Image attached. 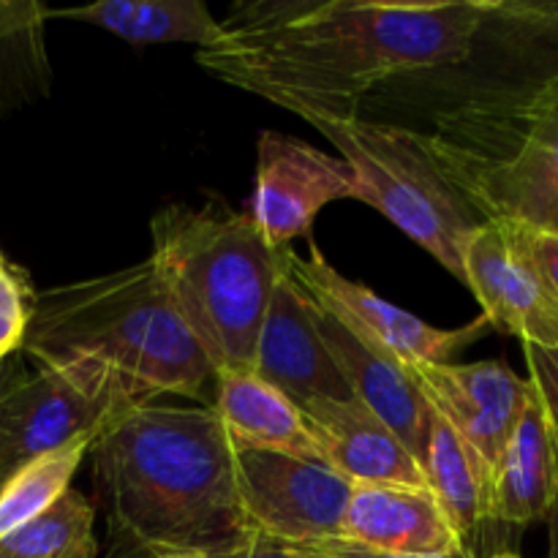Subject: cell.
Returning a JSON list of instances; mask_svg holds the SVG:
<instances>
[{
    "label": "cell",
    "mask_w": 558,
    "mask_h": 558,
    "mask_svg": "<svg viewBox=\"0 0 558 558\" xmlns=\"http://www.w3.org/2000/svg\"><path fill=\"white\" fill-rule=\"evenodd\" d=\"M480 22V0H245L196 63L287 112L354 114L387 82L466 63Z\"/></svg>",
    "instance_id": "6da1fadb"
},
{
    "label": "cell",
    "mask_w": 558,
    "mask_h": 558,
    "mask_svg": "<svg viewBox=\"0 0 558 558\" xmlns=\"http://www.w3.org/2000/svg\"><path fill=\"white\" fill-rule=\"evenodd\" d=\"M234 456L213 407L134 409L90 447L98 505L114 548L145 554L232 550L251 537Z\"/></svg>",
    "instance_id": "7a4b0ae2"
},
{
    "label": "cell",
    "mask_w": 558,
    "mask_h": 558,
    "mask_svg": "<svg viewBox=\"0 0 558 558\" xmlns=\"http://www.w3.org/2000/svg\"><path fill=\"white\" fill-rule=\"evenodd\" d=\"M20 352L36 368L96 360L150 403L202 398L216 371L174 314L150 262L33 292Z\"/></svg>",
    "instance_id": "3957f363"
},
{
    "label": "cell",
    "mask_w": 558,
    "mask_h": 558,
    "mask_svg": "<svg viewBox=\"0 0 558 558\" xmlns=\"http://www.w3.org/2000/svg\"><path fill=\"white\" fill-rule=\"evenodd\" d=\"M414 131L483 221L558 223V80H474Z\"/></svg>",
    "instance_id": "277c9868"
},
{
    "label": "cell",
    "mask_w": 558,
    "mask_h": 558,
    "mask_svg": "<svg viewBox=\"0 0 558 558\" xmlns=\"http://www.w3.org/2000/svg\"><path fill=\"white\" fill-rule=\"evenodd\" d=\"M150 238L147 262L216 376L254 371L262 322L292 248H272L248 213L221 196L161 207Z\"/></svg>",
    "instance_id": "5b68a950"
},
{
    "label": "cell",
    "mask_w": 558,
    "mask_h": 558,
    "mask_svg": "<svg viewBox=\"0 0 558 558\" xmlns=\"http://www.w3.org/2000/svg\"><path fill=\"white\" fill-rule=\"evenodd\" d=\"M336 147L354 178V199L379 210L463 283V254L483 223L420 134L390 120L294 109Z\"/></svg>",
    "instance_id": "8992f818"
},
{
    "label": "cell",
    "mask_w": 558,
    "mask_h": 558,
    "mask_svg": "<svg viewBox=\"0 0 558 558\" xmlns=\"http://www.w3.org/2000/svg\"><path fill=\"white\" fill-rule=\"evenodd\" d=\"M136 387L96 360H69L27 374L0 407V485L25 463L147 407Z\"/></svg>",
    "instance_id": "52a82bcc"
},
{
    "label": "cell",
    "mask_w": 558,
    "mask_h": 558,
    "mask_svg": "<svg viewBox=\"0 0 558 558\" xmlns=\"http://www.w3.org/2000/svg\"><path fill=\"white\" fill-rule=\"evenodd\" d=\"M287 272L311 303L325 308L354 336L387 352L407 368L452 363L463 349L490 332L485 316L463 327H452V330L428 325L409 311L381 300L363 283L338 272L316 245H311L308 256H298L294 251H289Z\"/></svg>",
    "instance_id": "ba28073f"
},
{
    "label": "cell",
    "mask_w": 558,
    "mask_h": 558,
    "mask_svg": "<svg viewBox=\"0 0 558 558\" xmlns=\"http://www.w3.org/2000/svg\"><path fill=\"white\" fill-rule=\"evenodd\" d=\"M234 480L251 532L308 548L338 539L352 483L322 463L238 450Z\"/></svg>",
    "instance_id": "9c48e42d"
},
{
    "label": "cell",
    "mask_w": 558,
    "mask_h": 558,
    "mask_svg": "<svg viewBox=\"0 0 558 558\" xmlns=\"http://www.w3.org/2000/svg\"><path fill=\"white\" fill-rule=\"evenodd\" d=\"M463 283L483 305L490 330L532 347H558V305L529 248L526 223H480L463 254Z\"/></svg>",
    "instance_id": "30bf717a"
},
{
    "label": "cell",
    "mask_w": 558,
    "mask_h": 558,
    "mask_svg": "<svg viewBox=\"0 0 558 558\" xmlns=\"http://www.w3.org/2000/svg\"><path fill=\"white\" fill-rule=\"evenodd\" d=\"M338 199H354V178L343 158L298 136L262 131L248 216L272 248H292V240L311 232L322 207Z\"/></svg>",
    "instance_id": "8fae6325"
},
{
    "label": "cell",
    "mask_w": 558,
    "mask_h": 558,
    "mask_svg": "<svg viewBox=\"0 0 558 558\" xmlns=\"http://www.w3.org/2000/svg\"><path fill=\"white\" fill-rule=\"evenodd\" d=\"M409 371L430 409L461 436L488 483H494L496 466L534 392L532 381L521 379L501 360L414 365Z\"/></svg>",
    "instance_id": "7c38bea8"
},
{
    "label": "cell",
    "mask_w": 558,
    "mask_h": 558,
    "mask_svg": "<svg viewBox=\"0 0 558 558\" xmlns=\"http://www.w3.org/2000/svg\"><path fill=\"white\" fill-rule=\"evenodd\" d=\"M254 374L303 409L311 401L352 398L316 327L314 305L283 272L256 341Z\"/></svg>",
    "instance_id": "4fadbf2b"
},
{
    "label": "cell",
    "mask_w": 558,
    "mask_h": 558,
    "mask_svg": "<svg viewBox=\"0 0 558 558\" xmlns=\"http://www.w3.org/2000/svg\"><path fill=\"white\" fill-rule=\"evenodd\" d=\"M311 305H314L322 341L330 349L352 398L368 407L381 423L390 425L398 439L417 458V463L423 461L428 430L434 423V409L425 401L412 371L387 352L354 336L347 325H341L325 308H319L316 303Z\"/></svg>",
    "instance_id": "5bb4252c"
},
{
    "label": "cell",
    "mask_w": 558,
    "mask_h": 558,
    "mask_svg": "<svg viewBox=\"0 0 558 558\" xmlns=\"http://www.w3.org/2000/svg\"><path fill=\"white\" fill-rule=\"evenodd\" d=\"M341 543L390 556H447L466 548L428 488L352 485Z\"/></svg>",
    "instance_id": "9a60e30c"
},
{
    "label": "cell",
    "mask_w": 558,
    "mask_h": 558,
    "mask_svg": "<svg viewBox=\"0 0 558 558\" xmlns=\"http://www.w3.org/2000/svg\"><path fill=\"white\" fill-rule=\"evenodd\" d=\"M300 412L308 420L325 461L352 485H407L428 488L423 466L396 436L357 398L311 401Z\"/></svg>",
    "instance_id": "2e32d148"
},
{
    "label": "cell",
    "mask_w": 558,
    "mask_h": 558,
    "mask_svg": "<svg viewBox=\"0 0 558 558\" xmlns=\"http://www.w3.org/2000/svg\"><path fill=\"white\" fill-rule=\"evenodd\" d=\"M210 407L216 409L234 450L278 452L327 466L325 452L300 407L262 381L254 371L218 374Z\"/></svg>",
    "instance_id": "e0dca14e"
},
{
    "label": "cell",
    "mask_w": 558,
    "mask_h": 558,
    "mask_svg": "<svg viewBox=\"0 0 558 558\" xmlns=\"http://www.w3.org/2000/svg\"><path fill=\"white\" fill-rule=\"evenodd\" d=\"M556 501L558 445L537 392H532L526 412L496 466L488 496V523L532 526L548 521Z\"/></svg>",
    "instance_id": "ac0fdd59"
},
{
    "label": "cell",
    "mask_w": 558,
    "mask_h": 558,
    "mask_svg": "<svg viewBox=\"0 0 558 558\" xmlns=\"http://www.w3.org/2000/svg\"><path fill=\"white\" fill-rule=\"evenodd\" d=\"M474 49L488 47L499 58L490 76L501 80H558V0H480Z\"/></svg>",
    "instance_id": "d6986e66"
},
{
    "label": "cell",
    "mask_w": 558,
    "mask_h": 558,
    "mask_svg": "<svg viewBox=\"0 0 558 558\" xmlns=\"http://www.w3.org/2000/svg\"><path fill=\"white\" fill-rule=\"evenodd\" d=\"M52 16L101 27L136 47L191 44L202 52L223 36L221 20L213 16L205 0H96L71 9H49V20Z\"/></svg>",
    "instance_id": "ffe728a7"
},
{
    "label": "cell",
    "mask_w": 558,
    "mask_h": 558,
    "mask_svg": "<svg viewBox=\"0 0 558 558\" xmlns=\"http://www.w3.org/2000/svg\"><path fill=\"white\" fill-rule=\"evenodd\" d=\"M420 466H423L425 485L450 518L458 537L466 548H472L469 545L472 537L488 523L490 483L472 450L436 412Z\"/></svg>",
    "instance_id": "44dd1931"
},
{
    "label": "cell",
    "mask_w": 558,
    "mask_h": 558,
    "mask_svg": "<svg viewBox=\"0 0 558 558\" xmlns=\"http://www.w3.org/2000/svg\"><path fill=\"white\" fill-rule=\"evenodd\" d=\"M47 22L49 9L38 0H0V112L31 101L47 87Z\"/></svg>",
    "instance_id": "7402d4cb"
},
{
    "label": "cell",
    "mask_w": 558,
    "mask_h": 558,
    "mask_svg": "<svg viewBox=\"0 0 558 558\" xmlns=\"http://www.w3.org/2000/svg\"><path fill=\"white\" fill-rule=\"evenodd\" d=\"M96 507L69 488L49 510L0 539V558H96Z\"/></svg>",
    "instance_id": "603a6c76"
},
{
    "label": "cell",
    "mask_w": 558,
    "mask_h": 558,
    "mask_svg": "<svg viewBox=\"0 0 558 558\" xmlns=\"http://www.w3.org/2000/svg\"><path fill=\"white\" fill-rule=\"evenodd\" d=\"M93 441L96 439L85 436L60 450L47 452V456L16 469L0 485V539L49 510L71 488V480L80 472L82 461L90 456Z\"/></svg>",
    "instance_id": "cb8c5ba5"
},
{
    "label": "cell",
    "mask_w": 558,
    "mask_h": 558,
    "mask_svg": "<svg viewBox=\"0 0 558 558\" xmlns=\"http://www.w3.org/2000/svg\"><path fill=\"white\" fill-rule=\"evenodd\" d=\"M523 349H526L529 381H532L534 392H537L539 407H543L545 417H548L558 445V347L543 349L523 343Z\"/></svg>",
    "instance_id": "d4e9b609"
},
{
    "label": "cell",
    "mask_w": 558,
    "mask_h": 558,
    "mask_svg": "<svg viewBox=\"0 0 558 558\" xmlns=\"http://www.w3.org/2000/svg\"><path fill=\"white\" fill-rule=\"evenodd\" d=\"M529 248H532L534 262H537L543 281L548 287L550 298L558 305V234L554 229H534L529 227Z\"/></svg>",
    "instance_id": "484cf974"
},
{
    "label": "cell",
    "mask_w": 558,
    "mask_h": 558,
    "mask_svg": "<svg viewBox=\"0 0 558 558\" xmlns=\"http://www.w3.org/2000/svg\"><path fill=\"white\" fill-rule=\"evenodd\" d=\"M210 558H303L294 548L289 545L276 543L270 537H262V534H251L243 545L232 550H223V554H216Z\"/></svg>",
    "instance_id": "4316f807"
},
{
    "label": "cell",
    "mask_w": 558,
    "mask_h": 558,
    "mask_svg": "<svg viewBox=\"0 0 558 558\" xmlns=\"http://www.w3.org/2000/svg\"><path fill=\"white\" fill-rule=\"evenodd\" d=\"M308 548L316 550V554L327 556V558H477V556H474L472 548H461V550H456V554H447V556H390V554H374V550L357 548V545L341 543V539H330V543H322V545H308Z\"/></svg>",
    "instance_id": "83f0119b"
},
{
    "label": "cell",
    "mask_w": 558,
    "mask_h": 558,
    "mask_svg": "<svg viewBox=\"0 0 558 558\" xmlns=\"http://www.w3.org/2000/svg\"><path fill=\"white\" fill-rule=\"evenodd\" d=\"M27 374H31V371L25 368V354H22L20 349L11 352L9 357L0 360V407H3L5 398L27 379Z\"/></svg>",
    "instance_id": "f1b7e54d"
},
{
    "label": "cell",
    "mask_w": 558,
    "mask_h": 558,
    "mask_svg": "<svg viewBox=\"0 0 558 558\" xmlns=\"http://www.w3.org/2000/svg\"><path fill=\"white\" fill-rule=\"evenodd\" d=\"M22 332H25V322L0 316V360L9 357L11 352H16V349H20Z\"/></svg>",
    "instance_id": "f546056e"
},
{
    "label": "cell",
    "mask_w": 558,
    "mask_h": 558,
    "mask_svg": "<svg viewBox=\"0 0 558 558\" xmlns=\"http://www.w3.org/2000/svg\"><path fill=\"white\" fill-rule=\"evenodd\" d=\"M548 539H550V558H558V501L548 515Z\"/></svg>",
    "instance_id": "4dcf8cb0"
},
{
    "label": "cell",
    "mask_w": 558,
    "mask_h": 558,
    "mask_svg": "<svg viewBox=\"0 0 558 558\" xmlns=\"http://www.w3.org/2000/svg\"><path fill=\"white\" fill-rule=\"evenodd\" d=\"M153 558H210L205 554H161V556H153Z\"/></svg>",
    "instance_id": "1f68e13d"
},
{
    "label": "cell",
    "mask_w": 558,
    "mask_h": 558,
    "mask_svg": "<svg viewBox=\"0 0 558 558\" xmlns=\"http://www.w3.org/2000/svg\"><path fill=\"white\" fill-rule=\"evenodd\" d=\"M289 548H294V545H289ZM294 550H298V554L303 558H327V556L316 554V550H311V548H294Z\"/></svg>",
    "instance_id": "d6a6232c"
},
{
    "label": "cell",
    "mask_w": 558,
    "mask_h": 558,
    "mask_svg": "<svg viewBox=\"0 0 558 558\" xmlns=\"http://www.w3.org/2000/svg\"><path fill=\"white\" fill-rule=\"evenodd\" d=\"M490 558H521V556L512 554V550H499V554H494Z\"/></svg>",
    "instance_id": "836d02e7"
},
{
    "label": "cell",
    "mask_w": 558,
    "mask_h": 558,
    "mask_svg": "<svg viewBox=\"0 0 558 558\" xmlns=\"http://www.w3.org/2000/svg\"><path fill=\"white\" fill-rule=\"evenodd\" d=\"M5 270H11V265H9V262H5V256L0 254V272H5Z\"/></svg>",
    "instance_id": "e575fe53"
},
{
    "label": "cell",
    "mask_w": 558,
    "mask_h": 558,
    "mask_svg": "<svg viewBox=\"0 0 558 558\" xmlns=\"http://www.w3.org/2000/svg\"><path fill=\"white\" fill-rule=\"evenodd\" d=\"M554 232H556V234H558V223H556V227H554Z\"/></svg>",
    "instance_id": "d590c367"
}]
</instances>
